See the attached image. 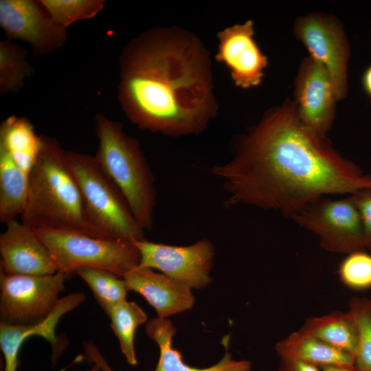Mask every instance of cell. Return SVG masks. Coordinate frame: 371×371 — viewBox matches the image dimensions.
Here are the masks:
<instances>
[{"label": "cell", "mask_w": 371, "mask_h": 371, "mask_svg": "<svg viewBox=\"0 0 371 371\" xmlns=\"http://www.w3.org/2000/svg\"><path fill=\"white\" fill-rule=\"evenodd\" d=\"M209 170L223 186L225 207L249 205L289 216L325 196L371 187V175L305 127L293 103L269 113L229 161Z\"/></svg>", "instance_id": "6da1fadb"}, {"label": "cell", "mask_w": 371, "mask_h": 371, "mask_svg": "<svg viewBox=\"0 0 371 371\" xmlns=\"http://www.w3.org/2000/svg\"><path fill=\"white\" fill-rule=\"evenodd\" d=\"M119 63L118 100L140 129L173 137L198 134L214 117L209 57L195 37L147 30L124 48Z\"/></svg>", "instance_id": "7a4b0ae2"}, {"label": "cell", "mask_w": 371, "mask_h": 371, "mask_svg": "<svg viewBox=\"0 0 371 371\" xmlns=\"http://www.w3.org/2000/svg\"><path fill=\"white\" fill-rule=\"evenodd\" d=\"M41 137V148L29 174L21 222L34 229H64L89 234L81 192L69 164L67 151L54 137Z\"/></svg>", "instance_id": "3957f363"}, {"label": "cell", "mask_w": 371, "mask_h": 371, "mask_svg": "<svg viewBox=\"0 0 371 371\" xmlns=\"http://www.w3.org/2000/svg\"><path fill=\"white\" fill-rule=\"evenodd\" d=\"M98 148L94 156L100 168L122 194L134 217L150 230L157 192L155 178L137 139L122 124L102 113L95 116Z\"/></svg>", "instance_id": "277c9868"}, {"label": "cell", "mask_w": 371, "mask_h": 371, "mask_svg": "<svg viewBox=\"0 0 371 371\" xmlns=\"http://www.w3.org/2000/svg\"><path fill=\"white\" fill-rule=\"evenodd\" d=\"M67 155L81 192L89 234L133 243L145 239V230L95 157L76 151Z\"/></svg>", "instance_id": "5b68a950"}, {"label": "cell", "mask_w": 371, "mask_h": 371, "mask_svg": "<svg viewBox=\"0 0 371 371\" xmlns=\"http://www.w3.org/2000/svg\"><path fill=\"white\" fill-rule=\"evenodd\" d=\"M34 230L49 249L58 271L69 276L80 268L93 267L123 278L139 265V252L131 242L100 238L71 230Z\"/></svg>", "instance_id": "8992f818"}, {"label": "cell", "mask_w": 371, "mask_h": 371, "mask_svg": "<svg viewBox=\"0 0 371 371\" xmlns=\"http://www.w3.org/2000/svg\"><path fill=\"white\" fill-rule=\"evenodd\" d=\"M69 276L8 274L0 271V319L12 325L39 322L53 310Z\"/></svg>", "instance_id": "52a82bcc"}, {"label": "cell", "mask_w": 371, "mask_h": 371, "mask_svg": "<svg viewBox=\"0 0 371 371\" xmlns=\"http://www.w3.org/2000/svg\"><path fill=\"white\" fill-rule=\"evenodd\" d=\"M291 217L315 234L328 251L348 254L366 250L361 217L350 196L319 199Z\"/></svg>", "instance_id": "ba28073f"}, {"label": "cell", "mask_w": 371, "mask_h": 371, "mask_svg": "<svg viewBox=\"0 0 371 371\" xmlns=\"http://www.w3.org/2000/svg\"><path fill=\"white\" fill-rule=\"evenodd\" d=\"M140 254V267L156 269L191 289H199L212 280L215 251L207 239L188 246H172L146 239L134 243Z\"/></svg>", "instance_id": "9c48e42d"}, {"label": "cell", "mask_w": 371, "mask_h": 371, "mask_svg": "<svg viewBox=\"0 0 371 371\" xmlns=\"http://www.w3.org/2000/svg\"><path fill=\"white\" fill-rule=\"evenodd\" d=\"M0 27L8 40L27 43L37 57L55 52L67 40V30L52 19L41 0H1Z\"/></svg>", "instance_id": "30bf717a"}, {"label": "cell", "mask_w": 371, "mask_h": 371, "mask_svg": "<svg viewBox=\"0 0 371 371\" xmlns=\"http://www.w3.org/2000/svg\"><path fill=\"white\" fill-rule=\"evenodd\" d=\"M295 32L311 58L329 75L337 100L344 98L347 92L349 47L339 25L324 16L310 14L297 20Z\"/></svg>", "instance_id": "8fae6325"}, {"label": "cell", "mask_w": 371, "mask_h": 371, "mask_svg": "<svg viewBox=\"0 0 371 371\" xmlns=\"http://www.w3.org/2000/svg\"><path fill=\"white\" fill-rule=\"evenodd\" d=\"M336 100L326 71L311 57L306 58L297 77L293 103L300 122L310 131L325 138L333 124Z\"/></svg>", "instance_id": "7c38bea8"}, {"label": "cell", "mask_w": 371, "mask_h": 371, "mask_svg": "<svg viewBox=\"0 0 371 371\" xmlns=\"http://www.w3.org/2000/svg\"><path fill=\"white\" fill-rule=\"evenodd\" d=\"M0 235V271L8 274L45 276L58 272L54 259L34 230L16 218Z\"/></svg>", "instance_id": "4fadbf2b"}, {"label": "cell", "mask_w": 371, "mask_h": 371, "mask_svg": "<svg viewBox=\"0 0 371 371\" xmlns=\"http://www.w3.org/2000/svg\"><path fill=\"white\" fill-rule=\"evenodd\" d=\"M254 35L251 20L227 27L218 35L216 59L229 69L235 85L244 89L258 85L267 65Z\"/></svg>", "instance_id": "5bb4252c"}, {"label": "cell", "mask_w": 371, "mask_h": 371, "mask_svg": "<svg viewBox=\"0 0 371 371\" xmlns=\"http://www.w3.org/2000/svg\"><path fill=\"white\" fill-rule=\"evenodd\" d=\"M85 298L82 292L61 297L45 318L33 324L12 325L0 322V347L5 361L3 371H16L21 348L32 336L43 337L50 343L53 351L52 361L54 363L65 347L56 335V327L65 314L78 306Z\"/></svg>", "instance_id": "9a60e30c"}, {"label": "cell", "mask_w": 371, "mask_h": 371, "mask_svg": "<svg viewBox=\"0 0 371 371\" xmlns=\"http://www.w3.org/2000/svg\"><path fill=\"white\" fill-rule=\"evenodd\" d=\"M123 278L130 291L143 295L155 308L158 317L167 318L194 305V297L190 287L151 268L137 266Z\"/></svg>", "instance_id": "2e32d148"}, {"label": "cell", "mask_w": 371, "mask_h": 371, "mask_svg": "<svg viewBox=\"0 0 371 371\" xmlns=\"http://www.w3.org/2000/svg\"><path fill=\"white\" fill-rule=\"evenodd\" d=\"M146 333L158 345L159 359L153 371H250L251 363L234 361L226 352L217 363L205 368H198L186 364L181 352L172 347V338L176 328L167 318L155 317L146 325Z\"/></svg>", "instance_id": "e0dca14e"}, {"label": "cell", "mask_w": 371, "mask_h": 371, "mask_svg": "<svg viewBox=\"0 0 371 371\" xmlns=\"http://www.w3.org/2000/svg\"><path fill=\"white\" fill-rule=\"evenodd\" d=\"M275 350L280 357L294 359L319 368L354 366V356L300 329L278 341Z\"/></svg>", "instance_id": "ac0fdd59"}, {"label": "cell", "mask_w": 371, "mask_h": 371, "mask_svg": "<svg viewBox=\"0 0 371 371\" xmlns=\"http://www.w3.org/2000/svg\"><path fill=\"white\" fill-rule=\"evenodd\" d=\"M41 146V135L36 133L27 118L12 115L1 123L0 148L28 175L38 158Z\"/></svg>", "instance_id": "d6986e66"}, {"label": "cell", "mask_w": 371, "mask_h": 371, "mask_svg": "<svg viewBox=\"0 0 371 371\" xmlns=\"http://www.w3.org/2000/svg\"><path fill=\"white\" fill-rule=\"evenodd\" d=\"M300 330L337 349L355 355L357 344V327L354 317L348 311H335L322 316L309 317Z\"/></svg>", "instance_id": "ffe728a7"}, {"label": "cell", "mask_w": 371, "mask_h": 371, "mask_svg": "<svg viewBox=\"0 0 371 371\" xmlns=\"http://www.w3.org/2000/svg\"><path fill=\"white\" fill-rule=\"evenodd\" d=\"M29 175L0 148V222L21 215L28 194Z\"/></svg>", "instance_id": "44dd1931"}, {"label": "cell", "mask_w": 371, "mask_h": 371, "mask_svg": "<svg viewBox=\"0 0 371 371\" xmlns=\"http://www.w3.org/2000/svg\"><path fill=\"white\" fill-rule=\"evenodd\" d=\"M26 49L8 39L0 41V95L17 93L33 73Z\"/></svg>", "instance_id": "7402d4cb"}, {"label": "cell", "mask_w": 371, "mask_h": 371, "mask_svg": "<svg viewBox=\"0 0 371 371\" xmlns=\"http://www.w3.org/2000/svg\"><path fill=\"white\" fill-rule=\"evenodd\" d=\"M108 316L127 363L136 365L134 337L137 327L147 321L146 314L135 302L125 300L115 306Z\"/></svg>", "instance_id": "603a6c76"}, {"label": "cell", "mask_w": 371, "mask_h": 371, "mask_svg": "<svg viewBox=\"0 0 371 371\" xmlns=\"http://www.w3.org/2000/svg\"><path fill=\"white\" fill-rule=\"evenodd\" d=\"M75 274L89 285L107 315L115 306L126 300V295L130 290L123 278L111 271L93 267L80 268Z\"/></svg>", "instance_id": "cb8c5ba5"}, {"label": "cell", "mask_w": 371, "mask_h": 371, "mask_svg": "<svg viewBox=\"0 0 371 371\" xmlns=\"http://www.w3.org/2000/svg\"><path fill=\"white\" fill-rule=\"evenodd\" d=\"M348 311L355 320L358 333L354 367L357 371H371V299L352 298Z\"/></svg>", "instance_id": "d4e9b609"}, {"label": "cell", "mask_w": 371, "mask_h": 371, "mask_svg": "<svg viewBox=\"0 0 371 371\" xmlns=\"http://www.w3.org/2000/svg\"><path fill=\"white\" fill-rule=\"evenodd\" d=\"M52 19L67 30L73 23L91 19L104 8V0H41Z\"/></svg>", "instance_id": "484cf974"}, {"label": "cell", "mask_w": 371, "mask_h": 371, "mask_svg": "<svg viewBox=\"0 0 371 371\" xmlns=\"http://www.w3.org/2000/svg\"><path fill=\"white\" fill-rule=\"evenodd\" d=\"M340 281L355 291L371 289V254L359 250L348 254L338 267Z\"/></svg>", "instance_id": "4316f807"}, {"label": "cell", "mask_w": 371, "mask_h": 371, "mask_svg": "<svg viewBox=\"0 0 371 371\" xmlns=\"http://www.w3.org/2000/svg\"><path fill=\"white\" fill-rule=\"evenodd\" d=\"M359 213L366 249L371 251V187L350 195Z\"/></svg>", "instance_id": "83f0119b"}, {"label": "cell", "mask_w": 371, "mask_h": 371, "mask_svg": "<svg viewBox=\"0 0 371 371\" xmlns=\"http://www.w3.org/2000/svg\"><path fill=\"white\" fill-rule=\"evenodd\" d=\"M278 371H322L321 368L304 361L280 357Z\"/></svg>", "instance_id": "f1b7e54d"}, {"label": "cell", "mask_w": 371, "mask_h": 371, "mask_svg": "<svg viewBox=\"0 0 371 371\" xmlns=\"http://www.w3.org/2000/svg\"><path fill=\"white\" fill-rule=\"evenodd\" d=\"M85 355L89 362L97 364L102 371H113L93 341L85 344Z\"/></svg>", "instance_id": "f546056e"}, {"label": "cell", "mask_w": 371, "mask_h": 371, "mask_svg": "<svg viewBox=\"0 0 371 371\" xmlns=\"http://www.w3.org/2000/svg\"><path fill=\"white\" fill-rule=\"evenodd\" d=\"M363 88L371 99V65H370L364 71L362 76Z\"/></svg>", "instance_id": "4dcf8cb0"}, {"label": "cell", "mask_w": 371, "mask_h": 371, "mask_svg": "<svg viewBox=\"0 0 371 371\" xmlns=\"http://www.w3.org/2000/svg\"><path fill=\"white\" fill-rule=\"evenodd\" d=\"M322 371H357L354 366H332L321 368Z\"/></svg>", "instance_id": "1f68e13d"}, {"label": "cell", "mask_w": 371, "mask_h": 371, "mask_svg": "<svg viewBox=\"0 0 371 371\" xmlns=\"http://www.w3.org/2000/svg\"><path fill=\"white\" fill-rule=\"evenodd\" d=\"M85 371H101V369L97 364L93 363V365L89 370Z\"/></svg>", "instance_id": "d6a6232c"}]
</instances>
